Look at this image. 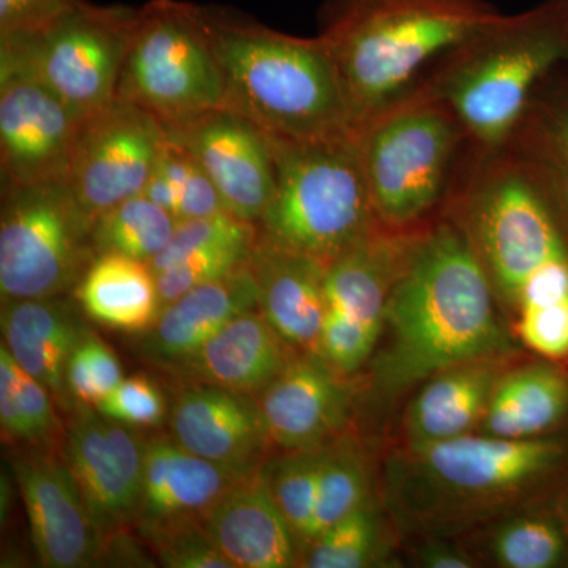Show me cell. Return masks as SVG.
I'll return each instance as SVG.
<instances>
[{"label": "cell", "instance_id": "6da1fadb", "mask_svg": "<svg viewBox=\"0 0 568 568\" xmlns=\"http://www.w3.org/2000/svg\"><path fill=\"white\" fill-rule=\"evenodd\" d=\"M497 304L465 227L443 223L422 231L388 298L373 386L390 398L448 366L514 354Z\"/></svg>", "mask_w": 568, "mask_h": 568}, {"label": "cell", "instance_id": "7a4b0ae2", "mask_svg": "<svg viewBox=\"0 0 568 568\" xmlns=\"http://www.w3.org/2000/svg\"><path fill=\"white\" fill-rule=\"evenodd\" d=\"M503 14L488 0H325L317 37L362 129Z\"/></svg>", "mask_w": 568, "mask_h": 568}, {"label": "cell", "instance_id": "3957f363", "mask_svg": "<svg viewBox=\"0 0 568 568\" xmlns=\"http://www.w3.org/2000/svg\"><path fill=\"white\" fill-rule=\"evenodd\" d=\"M567 467L568 440L558 436L517 440L473 433L406 443L386 462L384 500L403 529L448 534L548 487Z\"/></svg>", "mask_w": 568, "mask_h": 568}, {"label": "cell", "instance_id": "277c9868", "mask_svg": "<svg viewBox=\"0 0 568 568\" xmlns=\"http://www.w3.org/2000/svg\"><path fill=\"white\" fill-rule=\"evenodd\" d=\"M203 14L223 73V108L275 142L328 140L361 130L320 37L275 31L233 7L211 3Z\"/></svg>", "mask_w": 568, "mask_h": 568}, {"label": "cell", "instance_id": "5b68a950", "mask_svg": "<svg viewBox=\"0 0 568 568\" xmlns=\"http://www.w3.org/2000/svg\"><path fill=\"white\" fill-rule=\"evenodd\" d=\"M568 62V0L503 14L447 59L426 93L467 136L497 149L526 121L541 84Z\"/></svg>", "mask_w": 568, "mask_h": 568}, {"label": "cell", "instance_id": "8992f818", "mask_svg": "<svg viewBox=\"0 0 568 568\" xmlns=\"http://www.w3.org/2000/svg\"><path fill=\"white\" fill-rule=\"evenodd\" d=\"M271 142L275 189L256 224L261 239L327 265L379 226L361 130L328 140Z\"/></svg>", "mask_w": 568, "mask_h": 568}, {"label": "cell", "instance_id": "52a82bcc", "mask_svg": "<svg viewBox=\"0 0 568 568\" xmlns=\"http://www.w3.org/2000/svg\"><path fill=\"white\" fill-rule=\"evenodd\" d=\"M136 9L74 0L39 28L3 33L0 77L39 82L71 110L91 119L118 97Z\"/></svg>", "mask_w": 568, "mask_h": 568}, {"label": "cell", "instance_id": "ba28073f", "mask_svg": "<svg viewBox=\"0 0 568 568\" xmlns=\"http://www.w3.org/2000/svg\"><path fill=\"white\" fill-rule=\"evenodd\" d=\"M465 134L457 118L425 91L362 126V162L379 226L417 230L435 211Z\"/></svg>", "mask_w": 568, "mask_h": 568}, {"label": "cell", "instance_id": "9c48e42d", "mask_svg": "<svg viewBox=\"0 0 568 568\" xmlns=\"http://www.w3.org/2000/svg\"><path fill=\"white\" fill-rule=\"evenodd\" d=\"M115 99L163 126L223 106V73L201 3L149 0L138 7Z\"/></svg>", "mask_w": 568, "mask_h": 568}, {"label": "cell", "instance_id": "30bf717a", "mask_svg": "<svg viewBox=\"0 0 568 568\" xmlns=\"http://www.w3.org/2000/svg\"><path fill=\"white\" fill-rule=\"evenodd\" d=\"M92 226L67 183L2 186V302L73 293L97 257Z\"/></svg>", "mask_w": 568, "mask_h": 568}, {"label": "cell", "instance_id": "8fae6325", "mask_svg": "<svg viewBox=\"0 0 568 568\" xmlns=\"http://www.w3.org/2000/svg\"><path fill=\"white\" fill-rule=\"evenodd\" d=\"M465 231L497 301L508 308H517L532 272L568 257L566 223L536 170L506 168L489 174L470 196Z\"/></svg>", "mask_w": 568, "mask_h": 568}, {"label": "cell", "instance_id": "7c38bea8", "mask_svg": "<svg viewBox=\"0 0 568 568\" xmlns=\"http://www.w3.org/2000/svg\"><path fill=\"white\" fill-rule=\"evenodd\" d=\"M164 142V126L152 114L115 99L85 123L67 185L95 220L144 194Z\"/></svg>", "mask_w": 568, "mask_h": 568}, {"label": "cell", "instance_id": "4fadbf2b", "mask_svg": "<svg viewBox=\"0 0 568 568\" xmlns=\"http://www.w3.org/2000/svg\"><path fill=\"white\" fill-rule=\"evenodd\" d=\"M65 439L69 465L104 541L134 525L144 484V446L133 426L93 406L71 409Z\"/></svg>", "mask_w": 568, "mask_h": 568}, {"label": "cell", "instance_id": "5bb4252c", "mask_svg": "<svg viewBox=\"0 0 568 568\" xmlns=\"http://www.w3.org/2000/svg\"><path fill=\"white\" fill-rule=\"evenodd\" d=\"M88 121L39 82L0 77L2 186L67 183Z\"/></svg>", "mask_w": 568, "mask_h": 568}, {"label": "cell", "instance_id": "9a60e30c", "mask_svg": "<svg viewBox=\"0 0 568 568\" xmlns=\"http://www.w3.org/2000/svg\"><path fill=\"white\" fill-rule=\"evenodd\" d=\"M164 130L201 164L227 212L260 222L275 189L274 148L263 130L223 106Z\"/></svg>", "mask_w": 568, "mask_h": 568}, {"label": "cell", "instance_id": "2e32d148", "mask_svg": "<svg viewBox=\"0 0 568 568\" xmlns=\"http://www.w3.org/2000/svg\"><path fill=\"white\" fill-rule=\"evenodd\" d=\"M256 398L283 452L323 447L342 435L353 403L346 376L315 351H294Z\"/></svg>", "mask_w": 568, "mask_h": 568}, {"label": "cell", "instance_id": "e0dca14e", "mask_svg": "<svg viewBox=\"0 0 568 568\" xmlns=\"http://www.w3.org/2000/svg\"><path fill=\"white\" fill-rule=\"evenodd\" d=\"M14 474L41 566L81 568L102 558L106 541L67 462L51 455L21 457Z\"/></svg>", "mask_w": 568, "mask_h": 568}, {"label": "cell", "instance_id": "ac0fdd59", "mask_svg": "<svg viewBox=\"0 0 568 568\" xmlns=\"http://www.w3.org/2000/svg\"><path fill=\"white\" fill-rule=\"evenodd\" d=\"M179 444L197 457L252 476L274 446L254 395L190 384L175 396L170 417Z\"/></svg>", "mask_w": 568, "mask_h": 568}, {"label": "cell", "instance_id": "d6986e66", "mask_svg": "<svg viewBox=\"0 0 568 568\" xmlns=\"http://www.w3.org/2000/svg\"><path fill=\"white\" fill-rule=\"evenodd\" d=\"M201 521L234 568L301 566V540L276 506L261 470L227 489Z\"/></svg>", "mask_w": 568, "mask_h": 568}, {"label": "cell", "instance_id": "ffe728a7", "mask_svg": "<svg viewBox=\"0 0 568 568\" xmlns=\"http://www.w3.org/2000/svg\"><path fill=\"white\" fill-rule=\"evenodd\" d=\"M244 474L183 448L171 437H151L144 446V484L133 528L144 534L175 523L203 519Z\"/></svg>", "mask_w": 568, "mask_h": 568}, {"label": "cell", "instance_id": "44dd1931", "mask_svg": "<svg viewBox=\"0 0 568 568\" xmlns=\"http://www.w3.org/2000/svg\"><path fill=\"white\" fill-rule=\"evenodd\" d=\"M257 308L250 261L233 274L194 287L164 305L155 324L141 334L138 351L149 364L173 373L233 317Z\"/></svg>", "mask_w": 568, "mask_h": 568}, {"label": "cell", "instance_id": "7402d4cb", "mask_svg": "<svg viewBox=\"0 0 568 568\" xmlns=\"http://www.w3.org/2000/svg\"><path fill=\"white\" fill-rule=\"evenodd\" d=\"M250 268L257 287V310L267 323L287 346L316 353L327 315L325 265L257 234Z\"/></svg>", "mask_w": 568, "mask_h": 568}, {"label": "cell", "instance_id": "603a6c76", "mask_svg": "<svg viewBox=\"0 0 568 568\" xmlns=\"http://www.w3.org/2000/svg\"><path fill=\"white\" fill-rule=\"evenodd\" d=\"M65 295L2 302V345L24 372L50 390L63 410L73 409L67 390V365L88 334L80 313Z\"/></svg>", "mask_w": 568, "mask_h": 568}, {"label": "cell", "instance_id": "cb8c5ba5", "mask_svg": "<svg viewBox=\"0 0 568 568\" xmlns=\"http://www.w3.org/2000/svg\"><path fill=\"white\" fill-rule=\"evenodd\" d=\"M420 234L377 226L325 265L327 310L383 332L388 298Z\"/></svg>", "mask_w": 568, "mask_h": 568}, {"label": "cell", "instance_id": "d4e9b609", "mask_svg": "<svg viewBox=\"0 0 568 568\" xmlns=\"http://www.w3.org/2000/svg\"><path fill=\"white\" fill-rule=\"evenodd\" d=\"M510 355L474 358L440 369L422 383L405 413L407 444H432L473 435L484 420Z\"/></svg>", "mask_w": 568, "mask_h": 568}, {"label": "cell", "instance_id": "484cf974", "mask_svg": "<svg viewBox=\"0 0 568 568\" xmlns=\"http://www.w3.org/2000/svg\"><path fill=\"white\" fill-rule=\"evenodd\" d=\"M295 349L254 308L233 317L171 375L189 384H207L257 396Z\"/></svg>", "mask_w": 568, "mask_h": 568}, {"label": "cell", "instance_id": "4316f807", "mask_svg": "<svg viewBox=\"0 0 568 568\" xmlns=\"http://www.w3.org/2000/svg\"><path fill=\"white\" fill-rule=\"evenodd\" d=\"M567 420V369L541 358L500 375L477 433L503 439H538L555 436Z\"/></svg>", "mask_w": 568, "mask_h": 568}, {"label": "cell", "instance_id": "83f0119b", "mask_svg": "<svg viewBox=\"0 0 568 568\" xmlns=\"http://www.w3.org/2000/svg\"><path fill=\"white\" fill-rule=\"evenodd\" d=\"M71 294L93 323L126 334H144L163 308L151 265L123 254H99Z\"/></svg>", "mask_w": 568, "mask_h": 568}, {"label": "cell", "instance_id": "f1b7e54d", "mask_svg": "<svg viewBox=\"0 0 568 568\" xmlns=\"http://www.w3.org/2000/svg\"><path fill=\"white\" fill-rule=\"evenodd\" d=\"M487 552L497 567H568V526L560 511H530L503 519Z\"/></svg>", "mask_w": 568, "mask_h": 568}, {"label": "cell", "instance_id": "f546056e", "mask_svg": "<svg viewBox=\"0 0 568 568\" xmlns=\"http://www.w3.org/2000/svg\"><path fill=\"white\" fill-rule=\"evenodd\" d=\"M178 222L145 194L130 197L93 220L97 256L114 253L151 263L170 244Z\"/></svg>", "mask_w": 568, "mask_h": 568}, {"label": "cell", "instance_id": "4dcf8cb0", "mask_svg": "<svg viewBox=\"0 0 568 568\" xmlns=\"http://www.w3.org/2000/svg\"><path fill=\"white\" fill-rule=\"evenodd\" d=\"M144 194L178 223L227 212L201 164L168 134Z\"/></svg>", "mask_w": 568, "mask_h": 568}, {"label": "cell", "instance_id": "1f68e13d", "mask_svg": "<svg viewBox=\"0 0 568 568\" xmlns=\"http://www.w3.org/2000/svg\"><path fill=\"white\" fill-rule=\"evenodd\" d=\"M0 426L10 443L50 446L58 435L54 398L0 346Z\"/></svg>", "mask_w": 568, "mask_h": 568}, {"label": "cell", "instance_id": "d6a6232c", "mask_svg": "<svg viewBox=\"0 0 568 568\" xmlns=\"http://www.w3.org/2000/svg\"><path fill=\"white\" fill-rule=\"evenodd\" d=\"M368 459L357 439L338 435L323 446L313 538L372 499Z\"/></svg>", "mask_w": 568, "mask_h": 568}, {"label": "cell", "instance_id": "836d02e7", "mask_svg": "<svg viewBox=\"0 0 568 568\" xmlns=\"http://www.w3.org/2000/svg\"><path fill=\"white\" fill-rule=\"evenodd\" d=\"M384 523L375 497L305 545L301 566L306 568H365L384 555Z\"/></svg>", "mask_w": 568, "mask_h": 568}, {"label": "cell", "instance_id": "e575fe53", "mask_svg": "<svg viewBox=\"0 0 568 568\" xmlns=\"http://www.w3.org/2000/svg\"><path fill=\"white\" fill-rule=\"evenodd\" d=\"M321 463L323 447H317L284 452L282 457L267 459L261 469L276 506L297 534L302 551L313 536Z\"/></svg>", "mask_w": 568, "mask_h": 568}, {"label": "cell", "instance_id": "d590c367", "mask_svg": "<svg viewBox=\"0 0 568 568\" xmlns=\"http://www.w3.org/2000/svg\"><path fill=\"white\" fill-rule=\"evenodd\" d=\"M256 241V224L237 219L233 213L220 212L178 223L170 244L149 265L153 274H159L193 254L223 246H253Z\"/></svg>", "mask_w": 568, "mask_h": 568}, {"label": "cell", "instance_id": "8d00e7d4", "mask_svg": "<svg viewBox=\"0 0 568 568\" xmlns=\"http://www.w3.org/2000/svg\"><path fill=\"white\" fill-rule=\"evenodd\" d=\"M122 381V366L115 354L99 336L88 332L67 365V390L73 407H97Z\"/></svg>", "mask_w": 568, "mask_h": 568}, {"label": "cell", "instance_id": "74e56055", "mask_svg": "<svg viewBox=\"0 0 568 568\" xmlns=\"http://www.w3.org/2000/svg\"><path fill=\"white\" fill-rule=\"evenodd\" d=\"M140 536L164 567L234 568L213 544L201 519L163 526Z\"/></svg>", "mask_w": 568, "mask_h": 568}, {"label": "cell", "instance_id": "f35d334b", "mask_svg": "<svg viewBox=\"0 0 568 568\" xmlns=\"http://www.w3.org/2000/svg\"><path fill=\"white\" fill-rule=\"evenodd\" d=\"M254 245L207 250V252L186 257L166 271L159 272L155 276L162 305L171 304L194 287L216 282L223 276L233 274L234 271L248 263Z\"/></svg>", "mask_w": 568, "mask_h": 568}, {"label": "cell", "instance_id": "ab89813d", "mask_svg": "<svg viewBox=\"0 0 568 568\" xmlns=\"http://www.w3.org/2000/svg\"><path fill=\"white\" fill-rule=\"evenodd\" d=\"M526 121L530 122L534 160L568 178V88L544 93L540 100L536 97Z\"/></svg>", "mask_w": 568, "mask_h": 568}, {"label": "cell", "instance_id": "60d3db41", "mask_svg": "<svg viewBox=\"0 0 568 568\" xmlns=\"http://www.w3.org/2000/svg\"><path fill=\"white\" fill-rule=\"evenodd\" d=\"M381 335L377 328L327 310L316 353L342 375H354L372 361Z\"/></svg>", "mask_w": 568, "mask_h": 568}, {"label": "cell", "instance_id": "b9f144b4", "mask_svg": "<svg viewBox=\"0 0 568 568\" xmlns=\"http://www.w3.org/2000/svg\"><path fill=\"white\" fill-rule=\"evenodd\" d=\"M97 409L133 428L156 426L166 417V399L149 377H123L122 383L97 405Z\"/></svg>", "mask_w": 568, "mask_h": 568}, {"label": "cell", "instance_id": "7bdbcfd3", "mask_svg": "<svg viewBox=\"0 0 568 568\" xmlns=\"http://www.w3.org/2000/svg\"><path fill=\"white\" fill-rule=\"evenodd\" d=\"M517 336L544 361H568V304L523 306L517 312Z\"/></svg>", "mask_w": 568, "mask_h": 568}, {"label": "cell", "instance_id": "ee69618b", "mask_svg": "<svg viewBox=\"0 0 568 568\" xmlns=\"http://www.w3.org/2000/svg\"><path fill=\"white\" fill-rule=\"evenodd\" d=\"M568 304V257L552 260L532 272L519 291L517 308Z\"/></svg>", "mask_w": 568, "mask_h": 568}, {"label": "cell", "instance_id": "f6af8a7d", "mask_svg": "<svg viewBox=\"0 0 568 568\" xmlns=\"http://www.w3.org/2000/svg\"><path fill=\"white\" fill-rule=\"evenodd\" d=\"M74 0H0V36L31 31L69 9Z\"/></svg>", "mask_w": 568, "mask_h": 568}, {"label": "cell", "instance_id": "bcb514c9", "mask_svg": "<svg viewBox=\"0 0 568 568\" xmlns=\"http://www.w3.org/2000/svg\"><path fill=\"white\" fill-rule=\"evenodd\" d=\"M418 566L425 568H470L476 560L462 548L444 540H429L417 549Z\"/></svg>", "mask_w": 568, "mask_h": 568}, {"label": "cell", "instance_id": "7dc6e473", "mask_svg": "<svg viewBox=\"0 0 568 568\" xmlns=\"http://www.w3.org/2000/svg\"><path fill=\"white\" fill-rule=\"evenodd\" d=\"M534 170L540 175L541 182L545 183L552 201L558 205L560 216L568 231V178L560 174L559 171L552 170L547 164L536 162L534 160Z\"/></svg>", "mask_w": 568, "mask_h": 568}, {"label": "cell", "instance_id": "c3c4849f", "mask_svg": "<svg viewBox=\"0 0 568 568\" xmlns=\"http://www.w3.org/2000/svg\"><path fill=\"white\" fill-rule=\"evenodd\" d=\"M559 511L562 518L566 519L568 526V493L562 497V500H560Z\"/></svg>", "mask_w": 568, "mask_h": 568}]
</instances>
